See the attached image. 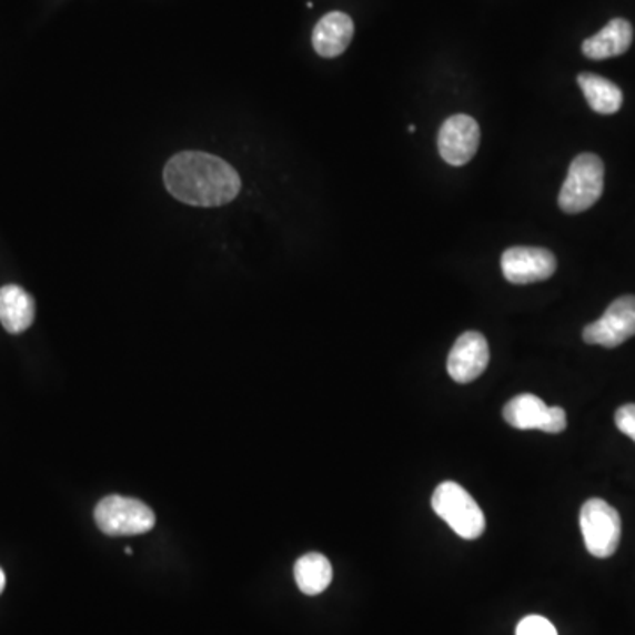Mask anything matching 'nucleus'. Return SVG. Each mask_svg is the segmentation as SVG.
Wrapping results in <instances>:
<instances>
[{
    "mask_svg": "<svg viewBox=\"0 0 635 635\" xmlns=\"http://www.w3.org/2000/svg\"><path fill=\"white\" fill-rule=\"evenodd\" d=\"M36 304L18 284L0 288V323L9 334H22L34 323Z\"/></svg>",
    "mask_w": 635,
    "mask_h": 635,
    "instance_id": "obj_13",
    "label": "nucleus"
},
{
    "mask_svg": "<svg viewBox=\"0 0 635 635\" xmlns=\"http://www.w3.org/2000/svg\"><path fill=\"white\" fill-rule=\"evenodd\" d=\"M502 271L512 284H532L550 280L556 272V258L544 248H511L502 256Z\"/></svg>",
    "mask_w": 635,
    "mask_h": 635,
    "instance_id": "obj_9",
    "label": "nucleus"
},
{
    "mask_svg": "<svg viewBox=\"0 0 635 635\" xmlns=\"http://www.w3.org/2000/svg\"><path fill=\"white\" fill-rule=\"evenodd\" d=\"M481 145V125L464 113L452 115L440 128L439 151L445 163L463 167L470 163Z\"/></svg>",
    "mask_w": 635,
    "mask_h": 635,
    "instance_id": "obj_8",
    "label": "nucleus"
},
{
    "mask_svg": "<svg viewBox=\"0 0 635 635\" xmlns=\"http://www.w3.org/2000/svg\"><path fill=\"white\" fill-rule=\"evenodd\" d=\"M490 364V344L481 332H464L452 346L446 371L457 383L478 379Z\"/></svg>",
    "mask_w": 635,
    "mask_h": 635,
    "instance_id": "obj_10",
    "label": "nucleus"
},
{
    "mask_svg": "<svg viewBox=\"0 0 635 635\" xmlns=\"http://www.w3.org/2000/svg\"><path fill=\"white\" fill-rule=\"evenodd\" d=\"M433 511L440 515L461 538L475 541L485 530V517L481 505L460 484L443 482L431 500Z\"/></svg>",
    "mask_w": 635,
    "mask_h": 635,
    "instance_id": "obj_3",
    "label": "nucleus"
},
{
    "mask_svg": "<svg viewBox=\"0 0 635 635\" xmlns=\"http://www.w3.org/2000/svg\"><path fill=\"white\" fill-rule=\"evenodd\" d=\"M581 532L584 545L595 558H609L622 541V517L618 511L601 498L588 500L581 508Z\"/></svg>",
    "mask_w": 635,
    "mask_h": 635,
    "instance_id": "obj_5",
    "label": "nucleus"
},
{
    "mask_svg": "<svg viewBox=\"0 0 635 635\" xmlns=\"http://www.w3.org/2000/svg\"><path fill=\"white\" fill-rule=\"evenodd\" d=\"M616 427L635 442V404H625L614 416Z\"/></svg>",
    "mask_w": 635,
    "mask_h": 635,
    "instance_id": "obj_17",
    "label": "nucleus"
},
{
    "mask_svg": "<svg viewBox=\"0 0 635 635\" xmlns=\"http://www.w3.org/2000/svg\"><path fill=\"white\" fill-rule=\"evenodd\" d=\"M503 419L515 430H538L544 433H562L567 427V413L560 406H547L533 394L515 395L503 409Z\"/></svg>",
    "mask_w": 635,
    "mask_h": 635,
    "instance_id": "obj_6",
    "label": "nucleus"
},
{
    "mask_svg": "<svg viewBox=\"0 0 635 635\" xmlns=\"http://www.w3.org/2000/svg\"><path fill=\"white\" fill-rule=\"evenodd\" d=\"M515 635H558V632H556L550 619L533 614V616H526V618L521 619Z\"/></svg>",
    "mask_w": 635,
    "mask_h": 635,
    "instance_id": "obj_16",
    "label": "nucleus"
},
{
    "mask_svg": "<svg viewBox=\"0 0 635 635\" xmlns=\"http://www.w3.org/2000/svg\"><path fill=\"white\" fill-rule=\"evenodd\" d=\"M94 517L99 530L110 537L143 535L151 532L155 524L154 512L145 503L117 494L99 502Z\"/></svg>",
    "mask_w": 635,
    "mask_h": 635,
    "instance_id": "obj_4",
    "label": "nucleus"
},
{
    "mask_svg": "<svg viewBox=\"0 0 635 635\" xmlns=\"http://www.w3.org/2000/svg\"><path fill=\"white\" fill-rule=\"evenodd\" d=\"M604 163L598 155H577L560 191V209L567 214H581L601 200L604 193Z\"/></svg>",
    "mask_w": 635,
    "mask_h": 635,
    "instance_id": "obj_2",
    "label": "nucleus"
},
{
    "mask_svg": "<svg viewBox=\"0 0 635 635\" xmlns=\"http://www.w3.org/2000/svg\"><path fill=\"white\" fill-rule=\"evenodd\" d=\"M634 41V29L625 18H614L598 34L583 43L584 56L592 61H604L611 57L623 56Z\"/></svg>",
    "mask_w": 635,
    "mask_h": 635,
    "instance_id": "obj_12",
    "label": "nucleus"
},
{
    "mask_svg": "<svg viewBox=\"0 0 635 635\" xmlns=\"http://www.w3.org/2000/svg\"><path fill=\"white\" fill-rule=\"evenodd\" d=\"M581 91L588 101L593 112L602 115H613L618 112L623 104V92L616 83L607 78L593 73H581L577 77Z\"/></svg>",
    "mask_w": 635,
    "mask_h": 635,
    "instance_id": "obj_14",
    "label": "nucleus"
},
{
    "mask_svg": "<svg viewBox=\"0 0 635 635\" xmlns=\"http://www.w3.org/2000/svg\"><path fill=\"white\" fill-rule=\"evenodd\" d=\"M296 586L304 595H320L329 588L332 583V565L329 558L323 554L310 553L304 554L299 562L295 563Z\"/></svg>",
    "mask_w": 635,
    "mask_h": 635,
    "instance_id": "obj_15",
    "label": "nucleus"
},
{
    "mask_svg": "<svg viewBox=\"0 0 635 635\" xmlns=\"http://www.w3.org/2000/svg\"><path fill=\"white\" fill-rule=\"evenodd\" d=\"M355 34L352 18L341 11H332L316 23L313 31V47L318 56L334 59L346 52Z\"/></svg>",
    "mask_w": 635,
    "mask_h": 635,
    "instance_id": "obj_11",
    "label": "nucleus"
},
{
    "mask_svg": "<svg viewBox=\"0 0 635 635\" xmlns=\"http://www.w3.org/2000/svg\"><path fill=\"white\" fill-rule=\"evenodd\" d=\"M635 335V295L619 296L607 308L604 316L589 323L583 340L605 349H616Z\"/></svg>",
    "mask_w": 635,
    "mask_h": 635,
    "instance_id": "obj_7",
    "label": "nucleus"
},
{
    "mask_svg": "<svg viewBox=\"0 0 635 635\" xmlns=\"http://www.w3.org/2000/svg\"><path fill=\"white\" fill-rule=\"evenodd\" d=\"M4 586H6V575L4 572L0 571V593H2Z\"/></svg>",
    "mask_w": 635,
    "mask_h": 635,
    "instance_id": "obj_18",
    "label": "nucleus"
},
{
    "mask_svg": "<svg viewBox=\"0 0 635 635\" xmlns=\"http://www.w3.org/2000/svg\"><path fill=\"white\" fill-rule=\"evenodd\" d=\"M164 185L179 202L193 206H221L241 193L235 168L206 152H181L164 167Z\"/></svg>",
    "mask_w": 635,
    "mask_h": 635,
    "instance_id": "obj_1",
    "label": "nucleus"
}]
</instances>
